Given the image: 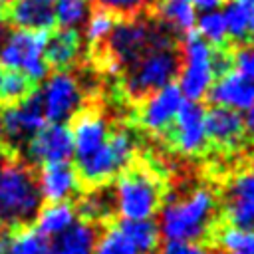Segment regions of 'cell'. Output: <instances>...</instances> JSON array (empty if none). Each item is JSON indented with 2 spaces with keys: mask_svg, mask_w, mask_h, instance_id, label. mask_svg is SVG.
<instances>
[{
  "mask_svg": "<svg viewBox=\"0 0 254 254\" xmlns=\"http://www.w3.org/2000/svg\"><path fill=\"white\" fill-rule=\"evenodd\" d=\"M48 34L32 30H14L0 42V65L24 73L38 83L48 77V64L44 58Z\"/></svg>",
  "mask_w": 254,
  "mask_h": 254,
  "instance_id": "obj_8",
  "label": "cell"
},
{
  "mask_svg": "<svg viewBox=\"0 0 254 254\" xmlns=\"http://www.w3.org/2000/svg\"><path fill=\"white\" fill-rule=\"evenodd\" d=\"M171 141L185 155H196L204 151L208 143L206 135V109L200 103L185 101L171 125Z\"/></svg>",
  "mask_w": 254,
  "mask_h": 254,
  "instance_id": "obj_12",
  "label": "cell"
},
{
  "mask_svg": "<svg viewBox=\"0 0 254 254\" xmlns=\"http://www.w3.org/2000/svg\"><path fill=\"white\" fill-rule=\"evenodd\" d=\"M157 12L169 32L189 34L196 24V8L190 0H161Z\"/></svg>",
  "mask_w": 254,
  "mask_h": 254,
  "instance_id": "obj_22",
  "label": "cell"
},
{
  "mask_svg": "<svg viewBox=\"0 0 254 254\" xmlns=\"http://www.w3.org/2000/svg\"><path fill=\"white\" fill-rule=\"evenodd\" d=\"M38 177L40 196L48 202H69L79 192L81 181L69 163L42 165Z\"/></svg>",
  "mask_w": 254,
  "mask_h": 254,
  "instance_id": "obj_16",
  "label": "cell"
},
{
  "mask_svg": "<svg viewBox=\"0 0 254 254\" xmlns=\"http://www.w3.org/2000/svg\"><path fill=\"white\" fill-rule=\"evenodd\" d=\"M42 206L34 167L20 157L0 155V224L18 230L36 220Z\"/></svg>",
  "mask_w": 254,
  "mask_h": 254,
  "instance_id": "obj_2",
  "label": "cell"
},
{
  "mask_svg": "<svg viewBox=\"0 0 254 254\" xmlns=\"http://www.w3.org/2000/svg\"><path fill=\"white\" fill-rule=\"evenodd\" d=\"M81 50V38L75 30H58L46 40L44 48V58L48 67L56 71H67L79 58Z\"/></svg>",
  "mask_w": 254,
  "mask_h": 254,
  "instance_id": "obj_19",
  "label": "cell"
},
{
  "mask_svg": "<svg viewBox=\"0 0 254 254\" xmlns=\"http://www.w3.org/2000/svg\"><path fill=\"white\" fill-rule=\"evenodd\" d=\"M206 135L208 141L216 143L218 147H234L244 137V125L242 115L224 109V107H212L206 111Z\"/></svg>",
  "mask_w": 254,
  "mask_h": 254,
  "instance_id": "obj_18",
  "label": "cell"
},
{
  "mask_svg": "<svg viewBox=\"0 0 254 254\" xmlns=\"http://www.w3.org/2000/svg\"><path fill=\"white\" fill-rule=\"evenodd\" d=\"M179 67L181 56L175 44L153 48L123 69V89L133 99H145L149 93L173 83Z\"/></svg>",
  "mask_w": 254,
  "mask_h": 254,
  "instance_id": "obj_5",
  "label": "cell"
},
{
  "mask_svg": "<svg viewBox=\"0 0 254 254\" xmlns=\"http://www.w3.org/2000/svg\"><path fill=\"white\" fill-rule=\"evenodd\" d=\"M97 228L91 222L79 220L65 228L62 234L54 236L50 242L52 254H93L97 242Z\"/></svg>",
  "mask_w": 254,
  "mask_h": 254,
  "instance_id": "obj_20",
  "label": "cell"
},
{
  "mask_svg": "<svg viewBox=\"0 0 254 254\" xmlns=\"http://www.w3.org/2000/svg\"><path fill=\"white\" fill-rule=\"evenodd\" d=\"M46 125L42 97L34 89L28 97L14 105H6L2 113V141L0 155L20 157L24 145Z\"/></svg>",
  "mask_w": 254,
  "mask_h": 254,
  "instance_id": "obj_7",
  "label": "cell"
},
{
  "mask_svg": "<svg viewBox=\"0 0 254 254\" xmlns=\"http://www.w3.org/2000/svg\"><path fill=\"white\" fill-rule=\"evenodd\" d=\"M157 254H212L200 242H165Z\"/></svg>",
  "mask_w": 254,
  "mask_h": 254,
  "instance_id": "obj_35",
  "label": "cell"
},
{
  "mask_svg": "<svg viewBox=\"0 0 254 254\" xmlns=\"http://www.w3.org/2000/svg\"><path fill=\"white\" fill-rule=\"evenodd\" d=\"M185 103L181 89L169 83L153 93H149L139 107V123L151 133H167Z\"/></svg>",
  "mask_w": 254,
  "mask_h": 254,
  "instance_id": "obj_14",
  "label": "cell"
},
{
  "mask_svg": "<svg viewBox=\"0 0 254 254\" xmlns=\"http://www.w3.org/2000/svg\"><path fill=\"white\" fill-rule=\"evenodd\" d=\"M119 230L139 254H153L159 248V228L153 220H121Z\"/></svg>",
  "mask_w": 254,
  "mask_h": 254,
  "instance_id": "obj_25",
  "label": "cell"
},
{
  "mask_svg": "<svg viewBox=\"0 0 254 254\" xmlns=\"http://www.w3.org/2000/svg\"><path fill=\"white\" fill-rule=\"evenodd\" d=\"M89 12V0H56V22L65 30L85 24Z\"/></svg>",
  "mask_w": 254,
  "mask_h": 254,
  "instance_id": "obj_30",
  "label": "cell"
},
{
  "mask_svg": "<svg viewBox=\"0 0 254 254\" xmlns=\"http://www.w3.org/2000/svg\"><path fill=\"white\" fill-rule=\"evenodd\" d=\"M0 254H52L50 242L36 228L26 226L12 230V234L0 242Z\"/></svg>",
  "mask_w": 254,
  "mask_h": 254,
  "instance_id": "obj_23",
  "label": "cell"
},
{
  "mask_svg": "<svg viewBox=\"0 0 254 254\" xmlns=\"http://www.w3.org/2000/svg\"><path fill=\"white\" fill-rule=\"evenodd\" d=\"M79 214L83 216L85 222H99L109 218L115 212V200H113V190H109L107 187H93L87 194H83L79 198L77 204Z\"/></svg>",
  "mask_w": 254,
  "mask_h": 254,
  "instance_id": "obj_24",
  "label": "cell"
},
{
  "mask_svg": "<svg viewBox=\"0 0 254 254\" xmlns=\"http://www.w3.org/2000/svg\"><path fill=\"white\" fill-rule=\"evenodd\" d=\"M206 97L216 107L240 113L254 105V81L236 71H226L214 79Z\"/></svg>",
  "mask_w": 254,
  "mask_h": 254,
  "instance_id": "obj_17",
  "label": "cell"
},
{
  "mask_svg": "<svg viewBox=\"0 0 254 254\" xmlns=\"http://www.w3.org/2000/svg\"><path fill=\"white\" fill-rule=\"evenodd\" d=\"M113 28H115V14L103 8H95L89 12L85 20V40L89 42V46L99 48L107 42Z\"/></svg>",
  "mask_w": 254,
  "mask_h": 254,
  "instance_id": "obj_28",
  "label": "cell"
},
{
  "mask_svg": "<svg viewBox=\"0 0 254 254\" xmlns=\"http://www.w3.org/2000/svg\"><path fill=\"white\" fill-rule=\"evenodd\" d=\"M175 44L171 32L163 24H153L141 18H129L115 22L105 48V64L109 69L119 71L135 64L143 54L159 46Z\"/></svg>",
  "mask_w": 254,
  "mask_h": 254,
  "instance_id": "obj_4",
  "label": "cell"
},
{
  "mask_svg": "<svg viewBox=\"0 0 254 254\" xmlns=\"http://www.w3.org/2000/svg\"><path fill=\"white\" fill-rule=\"evenodd\" d=\"M0 141H2V113H0Z\"/></svg>",
  "mask_w": 254,
  "mask_h": 254,
  "instance_id": "obj_40",
  "label": "cell"
},
{
  "mask_svg": "<svg viewBox=\"0 0 254 254\" xmlns=\"http://www.w3.org/2000/svg\"><path fill=\"white\" fill-rule=\"evenodd\" d=\"M242 125H244V133L254 137V105L250 109H246V113L242 117Z\"/></svg>",
  "mask_w": 254,
  "mask_h": 254,
  "instance_id": "obj_37",
  "label": "cell"
},
{
  "mask_svg": "<svg viewBox=\"0 0 254 254\" xmlns=\"http://www.w3.org/2000/svg\"><path fill=\"white\" fill-rule=\"evenodd\" d=\"M34 89H36V83L30 81L24 73L0 65V103L4 107L22 101Z\"/></svg>",
  "mask_w": 254,
  "mask_h": 254,
  "instance_id": "obj_26",
  "label": "cell"
},
{
  "mask_svg": "<svg viewBox=\"0 0 254 254\" xmlns=\"http://www.w3.org/2000/svg\"><path fill=\"white\" fill-rule=\"evenodd\" d=\"M224 216L230 226L254 230V169L234 175L222 194Z\"/></svg>",
  "mask_w": 254,
  "mask_h": 254,
  "instance_id": "obj_13",
  "label": "cell"
},
{
  "mask_svg": "<svg viewBox=\"0 0 254 254\" xmlns=\"http://www.w3.org/2000/svg\"><path fill=\"white\" fill-rule=\"evenodd\" d=\"M220 12H222V18H224L228 36H232L238 42L246 40L248 38V20H246L244 8L236 0H230V2L224 4V8Z\"/></svg>",
  "mask_w": 254,
  "mask_h": 254,
  "instance_id": "obj_32",
  "label": "cell"
},
{
  "mask_svg": "<svg viewBox=\"0 0 254 254\" xmlns=\"http://www.w3.org/2000/svg\"><path fill=\"white\" fill-rule=\"evenodd\" d=\"M149 0H95L97 8L109 10L113 14H135L137 10H141Z\"/></svg>",
  "mask_w": 254,
  "mask_h": 254,
  "instance_id": "obj_34",
  "label": "cell"
},
{
  "mask_svg": "<svg viewBox=\"0 0 254 254\" xmlns=\"http://www.w3.org/2000/svg\"><path fill=\"white\" fill-rule=\"evenodd\" d=\"M192 2V6L196 8V10H202V12H206V10H216L220 4H222V0H190Z\"/></svg>",
  "mask_w": 254,
  "mask_h": 254,
  "instance_id": "obj_38",
  "label": "cell"
},
{
  "mask_svg": "<svg viewBox=\"0 0 254 254\" xmlns=\"http://www.w3.org/2000/svg\"><path fill=\"white\" fill-rule=\"evenodd\" d=\"M218 246L224 254H254V230L224 226L218 232Z\"/></svg>",
  "mask_w": 254,
  "mask_h": 254,
  "instance_id": "obj_29",
  "label": "cell"
},
{
  "mask_svg": "<svg viewBox=\"0 0 254 254\" xmlns=\"http://www.w3.org/2000/svg\"><path fill=\"white\" fill-rule=\"evenodd\" d=\"M0 2H2V4H6V2H10V0H0Z\"/></svg>",
  "mask_w": 254,
  "mask_h": 254,
  "instance_id": "obj_41",
  "label": "cell"
},
{
  "mask_svg": "<svg viewBox=\"0 0 254 254\" xmlns=\"http://www.w3.org/2000/svg\"><path fill=\"white\" fill-rule=\"evenodd\" d=\"M44 115L50 123H65L83 109V89L69 71H54L40 93Z\"/></svg>",
  "mask_w": 254,
  "mask_h": 254,
  "instance_id": "obj_9",
  "label": "cell"
},
{
  "mask_svg": "<svg viewBox=\"0 0 254 254\" xmlns=\"http://www.w3.org/2000/svg\"><path fill=\"white\" fill-rule=\"evenodd\" d=\"M196 34L208 44V46H224L228 40L226 24L222 18V12L216 10H206L200 16H196Z\"/></svg>",
  "mask_w": 254,
  "mask_h": 254,
  "instance_id": "obj_27",
  "label": "cell"
},
{
  "mask_svg": "<svg viewBox=\"0 0 254 254\" xmlns=\"http://www.w3.org/2000/svg\"><path fill=\"white\" fill-rule=\"evenodd\" d=\"M71 141H73V157L75 165H81L95 157L109 139V123L95 109H81L71 123Z\"/></svg>",
  "mask_w": 254,
  "mask_h": 254,
  "instance_id": "obj_11",
  "label": "cell"
},
{
  "mask_svg": "<svg viewBox=\"0 0 254 254\" xmlns=\"http://www.w3.org/2000/svg\"><path fill=\"white\" fill-rule=\"evenodd\" d=\"M6 16H4V4L0 2V42H2V38H4V30H6Z\"/></svg>",
  "mask_w": 254,
  "mask_h": 254,
  "instance_id": "obj_39",
  "label": "cell"
},
{
  "mask_svg": "<svg viewBox=\"0 0 254 254\" xmlns=\"http://www.w3.org/2000/svg\"><path fill=\"white\" fill-rule=\"evenodd\" d=\"M113 200L123 220H151L163 204L161 183L147 169H127L117 177Z\"/></svg>",
  "mask_w": 254,
  "mask_h": 254,
  "instance_id": "obj_6",
  "label": "cell"
},
{
  "mask_svg": "<svg viewBox=\"0 0 254 254\" xmlns=\"http://www.w3.org/2000/svg\"><path fill=\"white\" fill-rule=\"evenodd\" d=\"M73 157L71 131L65 123L44 125L22 149V159L28 165L69 163Z\"/></svg>",
  "mask_w": 254,
  "mask_h": 254,
  "instance_id": "obj_10",
  "label": "cell"
},
{
  "mask_svg": "<svg viewBox=\"0 0 254 254\" xmlns=\"http://www.w3.org/2000/svg\"><path fill=\"white\" fill-rule=\"evenodd\" d=\"M230 62H232L236 73H240V75H244V77L254 81V42L238 46L234 50Z\"/></svg>",
  "mask_w": 254,
  "mask_h": 254,
  "instance_id": "obj_33",
  "label": "cell"
},
{
  "mask_svg": "<svg viewBox=\"0 0 254 254\" xmlns=\"http://www.w3.org/2000/svg\"><path fill=\"white\" fill-rule=\"evenodd\" d=\"M4 16L16 30L48 34L56 24V0H10L4 4Z\"/></svg>",
  "mask_w": 254,
  "mask_h": 254,
  "instance_id": "obj_15",
  "label": "cell"
},
{
  "mask_svg": "<svg viewBox=\"0 0 254 254\" xmlns=\"http://www.w3.org/2000/svg\"><path fill=\"white\" fill-rule=\"evenodd\" d=\"M93 254H139V252L123 236L119 226H113V228H107L101 236H97Z\"/></svg>",
  "mask_w": 254,
  "mask_h": 254,
  "instance_id": "obj_31",
  "label": "cell"
},
{
  "mask_svg": "<svg viewBox=\"0 0 254 254\" xmlns=\"http://www.w3.org/2000/svg\"><path fill=\"white\" fill-rule=\"evenodd\" d=\"M214 218V192L206 187H196L161 204L157 228L167 242H198L210 232Z\"/></svg>",
  "mask_w": 254,
  "mask_h": 254,
  "instance_id": "obj_1",
  "label": "cell"
},
{
  "mask_svg": "<svg viewBox=\"0 0 254 254\" xmlns=\"http://www.w3.org/2000/svg\"><path fill=\"white\" fill-rule=\"evenodd\" d=\"M75 222V208L69 202H48L36 214V230L42 236H58Z\"/></svg>",
  "mask_w": 254,
  "mask_h": 254,
  "instance_id": "obj_21",
  "label": "cell"
},
{
  "mask_svg": "<svg viewBox=\"0 0 254 254\" xmlns=\"http://www.w3.org/2000/svg\"><path fill=\"white\" fill-rule=\"evenodd\" d=\"M181 67H179V89L185 101L198 103L204 99L216 79L228 71L230 60L220 52L212 50L196 32L185 34L181 48Z\"/></svg>",
  "mask_w": 254,
  "mask_h": 254,
  "instance_id": "obj_3",
  "label": "cell"
},
{
  "mask_svg": "<svg viewBox=\"0 0 254 254\" xmlns=\"http://www.w3.org/2000/svg\"><path fill=\"white\" fill-rule=\"evenodd\" d=\"M244 12H246V20H248V36L254 38V0H236Z\"/></svg>",
  "mask_w": 254,
  "mask_h": 254,
  "instance_id": "obj_36",
  "label": "cell"
}]
</instances>
